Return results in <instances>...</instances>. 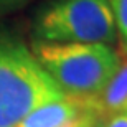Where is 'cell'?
<instances>
[{
  "mask_svg": "<svg viewBox=\"0 0 127 127\" xmlns=\"http://www.w3.org/2000/svg\"><path fill=\"white\" fill-rule=\"evenodd\" d=\"M32 53L43 69L71 96H94L116 74L121 56L104 43H51L35 40Z\"/></svg>",
  "mask_w": 127,
  "mask_h": 127,
  "instance_id": "obj_1",
  "label": "cell"
},
{
  "mask_svg": "<svg viewBox=\"0 0 127 127\" xmlns=\"http://www.w3.org/2000/svg\"><path fill=\"white\" fill-rule=\"evenodd\" d=\"M63 96L32 50L17 40L0 41V127H17L35 109Z\"/></svg>",
  "mask_w": 127,
  "mask_h": 127,
  "instance_id": "obj_2",
  "label": "cell"
},
{
  "mask_svg": "<svg viewBox=\"0 0 127 127\" xmlns=\"http://www.w3.org/2000/svg\"><path fill=\"white\" fill-rule=\"evenodd\" d=\"M35 40L51 43H104L117 40L109 0H55L36 15Z\"/></svg>",
  "mask_w": 127,
  "mask_h": 127,
  "instance_id": "obj_3",
  "label": "cell"
},
{
  "mask_svg": "<svg viewBox=\"0 0 127 127\" xmlns=\"http://www.w3.org/2000/svg\"><path fill=\"white\" fill-rule=\"evenodd\" d=\"M99 119L89 96L64 94L35 109L17 127H91Z\"/></svg>",
  "mask_w": 127,
  "mask_h": 127,
  "instance_id": "obj_4",
  "label": "cell"
},
{
  "mask_svg": "<svg viewBox=\"0 0 127 127\" xmlns=\"http://www.w3.org/2000/svg\"><path fill=\"white\" fill-rule=\"evenodd\" d=\"M91 101L101 117L127 109V58L119 64L106 88L99 94L91 96Z\"/></svg>",
  "mask_w": 127,
  "mask_h": 127,
  "instance_id": "obj_5",
  "label": "cell"
},
{
  "mask_svg": "<svg viewBox=\"0 0 127 127\" xmlns=\"http://www.w3.org/2000/svg\"><path fill=\"white\" fill-rule=\"evenodd\" d=\"M109 5L114 17L117 38L121 41V46L127 53V0H109Z\"/></svg>",
  "mask_w": 127,
  "mask_h": 127,
  "instance_id": "obj_6",
  "label": "cell"
},
{
  "mask_svg": "<svg viewBox=\"0 0 127 127\" xmlns=\"http://www.w3.org/2000/svg\"><path fill=\"white\" fill-rule=\"evenodd\" d=\"M96 127H127V109L104 116L97 121Z\"/></svg>",
  "mask_w": 127,
  "mask_h": 127,
  "instance_id": "obj_7",
  "label": "cell"
},
{
  "mask_svg": "<svg viewBox=\"0 0 127 127\" xmlns=\"http://www.w3.org/2000/svg\"><path fill=\"white\" fill-rule=\"evenodd\" d=\"M30 2L32 0H0V17L18 12L20 8H23L25 5H28Z\"/></svg>",
  "mask_w": 127,
  "mask_h": 127,
  "instance_id": "obj_8",
  "label": "cell"
}]
</instances>
